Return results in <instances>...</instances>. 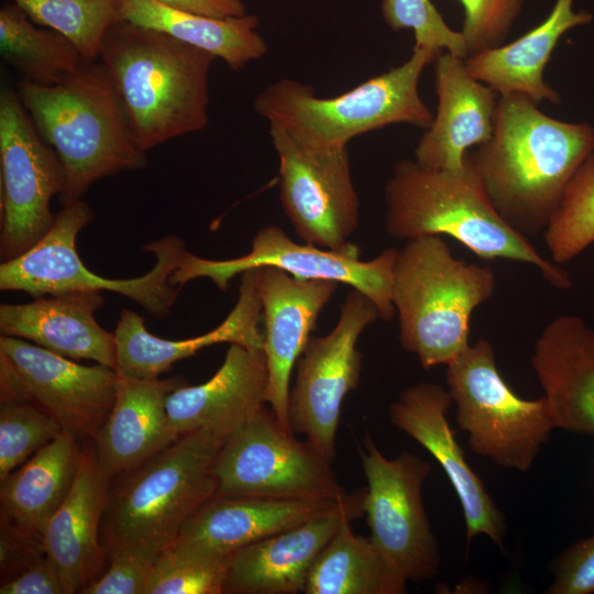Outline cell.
<instances>
[{
	"label": "cell",
	"instance_id": "6da1fadb",
	"mask_svg": "<svg viewBox=\"0 0 594 594\" xmlns=\"http://www.w3.org/2000/svg\"><path fill=\"white\" fill-rule=\"evenodd\" d=\"M594 152V127L552 118L519 92L499 95L491 139L468 152L492 204L525 237L544 232Z\"/></svg>",
	"mask_w": 594,
	"mask_h": 594
},
{
	"label": "cell",
	"instance_id": "7a4b0ae2",
	"mask_svg": "<svg viewBox=\"0 0 594 594\" xmlns=\"http://www.w3.org/2000/svg\"><path fill=\"white\" fill-rule=\"evenodd\" d=\"M216 58L127 21L109 29L99 59L143 151L208 125L209 75Z\"/></svg>",
	"mask_w": 594,
	"mask_h": 594
},
{
	"label": "cell",
	"instance_id": "3957f363",
	"mask_svg": "<svg viewBox=\"0 0 594 594\" xmlns=\"http://www.w3.org/2000/svg\"><path fill=\"white\" fill-rule=\"evenodd\" d=\"M384 202L385 230L392 238L448 235L480 258L530 264L553 287H572L561 265L543 257L502 218L468 153L459 170L432 169L415 160L397 162L384 188Z\"/></svg>",
	"mask_w": 594,
	"mask_h": 594
},
{
	"label": "cell",
	"instance_id": "277c9868",
	"mask_svg": "<svg viewBox=\"0 0 594 594\" xmlns=\"http://www.w3.org/2000/svg\"><path fill=\"white\" fill-rule=\"evenodd\" d=\"M16 92L65 169L63 201L80 199L101 178L147 165L102 64L85 63L52 86L26 80Z\"/></svg>",
	"mask_w": 594,
	"mask_h": 594
},
{
	"label": "cell",
	"instance_id": "5b68a950",
	"mask_svg": "<svg viewBox=\"0 0 594 594\" xmlns=\"http://www.w3.org/2000/svg\"><path fill=\"white\" fill-rule=\"evenodd\" d=\"M442 53L414 46L403 64L331 98L318 97L299 80L282 78L255 96L253 109L268 124L318 152L348 148L352 139L392 124L427 130L433 113L421 99L418 84L425 67Z\"/></svg>",
	"mask_w": 594,
	"mask_h": 594
},
{
	"label": "cell",
	"instance_id": "8992f818",
	"mask_svg": "<svg viewBox=\"0 0 594 594\" xmlns=\"http://www.w3.org/2000/svg\"><path fill=\"white\" fill-rule=\"evenodd\" d=\"M495 287L491 267L457 258L442 237L408 240L392 285L402 348L424 369L447 366L470 346V318Z\"/></svg>",
	"mask_w": 594,
	"mask_h": 594
},
{
	"label": "cell",
	"instance_id": "52a82bcc",
	"mask_svg": "<svg viewBox=\"0 0 594 594\" xmlns=\"http://www.w3.org/2000/svg\"><path fill=\"white\" fill-rule=\"evenodd\" d=\"M224 441L198 429L128 472L106 507L109 548L162 552L172 546L187 520L216 495L212 465Z\"/></svg>",
	"mask_w": 594,
	"mask_h": 594
},
{
	"label": "cell",
	"instance_id": "ba28073f",
	"mask_svg": "<svg viewBox=\"0 0 594 594\" xmlns=\"http://www.w3.org/2000/svg\"><path fill=\"white\" fill-rule=\"evenodd\" d=\"M92 219L86 201H63L50 231L24 254L1 263L0 289L25 292L34 298L107 290L133 300L153 317L168 316L180 289L170 284V276L186 252L184 242L167 235L148 243L143 250L155 256V264L146 274L128 279L105 278L86 267L76 249L78 233Z\"/></svg>",
	"mask_w": 594,
	"mask_h": 594
},
{
	"label": "cell",
	"instance_id": "9c48e42d",
	"mask_svg": "<svg viewBox=\"0 0 594 594\" xmlns=\"http://www.w3.org/2000/svg\"><path fill=\"white\" fill-rule=\"evenodd\" d=\"M446 381L471 450L498 466L528 471L556 428L546 397H519L498 372L485 339L447 365Z\"/></svg>",
	"mask_w": 594,
	"mask_h": 594
},
{
	"label": "cell",
	"instance_id": "30bf717a",
	"mask_svg": "<svg viewBox=\"0 0 594 594\" xmlns=\"http://www.w3.org/2000/svg\"><path fill=\"white\" fill-rule=\"evenodd\" d=\"M331 464L264 406L220 448L212 465L215 496L337 501L348 492Z\"/></svg>",
	"mask_w": 594,
	"mask_h": 594
},
{
	"label": "cell",
	"instance_id": "8fae6325",
	"mask_svg": "<svg viewBox=\"0 0 594 594\" xmlns=\"http://www.w3.org/2000/svg\"><path fill=\"white\" fill-rule=\"evenodd\" d=\"M360 455L372 542L407 582L432 580L440 571L441 556L422 501L429 463L407 451L389 459L369 433Z\"/></svg>",
	"mask_w": 594,
	"mask_h": 594
},
{
	"label": "cell",
	"instance_id": "7c38bea8",
	"mask_svg": "<svg viewBox=\"0 0 594 594\" xmlns=\"http://www.w3.org/2000/svg\"><path fill=\"white\" fill-rule=\"evenodd\" d=\"M2 262L33 248L53 227L54 196L65 190V169L37 131L16 90L0 92Z\"/></svg>",
	"mask_w": 594,
	"mask_h": 594
},
{
	"label": "cell",
	"instance_id": "4fadbf2b",
	"mask_svg": "<svg viewBox=\"0 0 594 594\" xmlns=\"http://www.w3.org/2000/svg\"><path fill=\"white\" fill-rule=\"evenodd\" d=\"M397 249H386L371 261L360 258V250L351 243L343 250H328L294 242L277 226L257 231L251 251L230 260H209L185 252L180 265L170 276L173 286L206 277L220 290H227L238 274L272 266L302 279H329L349 285L367 296L377 307L381 319L389 321L396 310L392 301L393 272Z\"/></svg>",
	"mask_w": 594,
	"mask_h": 594
},
{
	"label": "cell",
	"instance_id": "5bb4252c",
	"mask_svg": "<svg viewBox=\"0 0 594 594\" xmlns=\"http://www.w3.org/2000/svg\"><path fill=\"white\" fill-rule=\"evenodd\" d=\"M117 381L114 369L81 365L24 339L0 337V398L36 406L78 440L96 439Z\"/></svg>",
	"mask_w": 594,
	"mask_h": 594
},
{
	"label": "cell",
	"instance_id": "9a60e30c",
	"mask_svg": "<svg viewBox=\"0 0 594 594\" xmlns=\"http://www.w3.org/2000/svg\"><path fill=\"white\" fill-rule=\"evenodd\" d=\"M377 319L375 304L352 288L336 327L323 337H310L296 363V383L289 393L290 429L304 435L331 463L343 399L359 386L362 354L356 342Z\"/></svg>",
	"mask_w": 594,
	"mask_h": 594
},
{
	"label": "cell",
	"instance_id": "2e32d148",
	"mask_svg": "<svg viewBox=\"0 0 594 594\" xmlns=\"http://www.w3.org/2000/svg\"><path fill=\"white\" fill-rule=\"evenodd\" d=\"M278 158L279 198L295 233L308 244L343 250L360 219L348 148L318 152L270 124Z\"/></svg>",
	"mask_w": 594,
	"mask_h": 594
},
{
	"label": "cell",
	"instance_id": "e0dca14e",
	"mask_svg": "<svg viewBox=\"0 0 594 594\" xmlns=\"http://www.w3.org/2000/svg\"><path fill=\"white\" fill-rule=\"evenodd\" d=\"M448 389L421 382L405 388L388 409L392 424L424 447L440 464L460 501L468 544L480 535L504 550L506 520L483 481L470 468L447 415Z\"/></svg>",
	"mask_w": 594,
	"mask_h": 594
},
{
	"label": "cell",
	"instance_id": "ac0fdd59",
	"mask_svg": "<svg viewBox=\"0 0 594 594\" xmlns=\"http://www.w3.org/2000/svg\"><path fill=\"white\" fill-rule=\"evenodd\" d=\"M365 488L312 518L231 554L224 593H304L311 566L345 521L364 515Z\"/></svg>",
	"mask_w": 594,
	"mask_h": 594
},
{
	"label": "cell",
	"instance_id": "d6986e66",
	"mask_svg": "<svg viewBox=\"0 0 594 594\" xmlns=\"http://www.w3.org/2000/svg\"><path fill=\"white\" fill-rule=\"evenodd\" d=\"M258 268L267 364L266 404L279 424L292 431L288 415L292 372L339 283L297 278L272 266Z\"/></svg>",
	"mask_w": 594,
	"mask_h": 594
},
{
	"label": "cell",
	"instance_id": "ffe728a7",
	"mask_svg": "<svg viewBox=\"0 0 594 594\" xmlns=\"http://www.w3.org/2000/svg\"><path fill=\"white\" fill-rule=\"evenodd\" d=\"M435 89L437 112L415 148V161L459 170L469 148L491 139L499 95L469 73L464 58L449 52L435 61Z\"/></svg>",
	"mask_w": 594,
	"mask_h": 594
},
{
	"label": "cell",
	"instance_id": "44dd1931",
	"mask_svg": "<svg viewBox=\"0 0 594 594\" xmlns=\"http://www.w3.org/2000/svg\"><path fill=\"white\" fill-rule=\"evenodd\" d=\"M267 364L263 349L230 344L218 371L199 385H182L166 399L172 428L198 429L227 439L266 404Z\"/></svg>",
	"mask_w": 594,
	"mask_h": 594
},
{
	"label": "cell",
	"instance_id": "7402d4cb",
	"mask_svg": "<svg viewBox=\"0 0 594 594\" xmlns=\"http://www.w3.org/2000/svg\"><path fill=\"white\" fill-rule=\"evenodd\" d=\"M258 274V267L243 272L238 300L228 317L215 329L194 338H158L146 329L141 316L132 310H122L113 332L117 372L139 378H156L169 371L174 363L213 344L227 342L263 349L264 336L258 328L263 321Z\"/></svg>",
	"mask_w": 594,
	"mask_h": 594
},
{
	"label": "cell",
	"instance_id": "603a6c76",
	"mask_svg": "<svg viewBox=\"0 0 594 594\" xmlns=\"http://www.w3.org/2000/svg\"><path fill=\"white\" fill-rule=\"evenodd\" d=\"M531 366L556 428L594 435V329L578 315L554 318L535 342Z\"/></svg>",
	"mask_w": 594,
	"mask_h": 594
},
{
	"label": "cell",
	"instance_id": "cb8c5ba5",
	"mask_svg": "<svg viewBox=\"0 0 594 594\" xmlns=\"http://www.w3.org/2000/svg\"><path fill=\"white\" fill-rule=\"evenodd\" d=\"M103 305L99 290L38 297L26 304H1V336L30 341L72 360H90L117 370L114 333L95 314Z\"/></svg>",
	"mask_w": 594,
	"mask_h": 594
},
{
	"label": "cell",
	"instance_id": "d4e9b609",
	"mask_svg": "<svg viewBox=\"0 0 594 594\" xmlns=\"http://www.w3.org/2000/svg\"><path fill=\"white\" fill-rule=\"evenodd\" d=\"M184 384L182 377L118 373L113 406L95 439L96 458L108 476L132 471L180 437L169 424L166 399Z\"/></svg>",
	"mask_w": 594,
	"mask_h": 594
},
{
	"label": "cell",
	"instance_id": "484cf974",
	"mask_svg": "<svg viewBox=\"0 0 594 594\" xmlns=\"http://www.w3.org/2000/svg\"><path fill=\"white\" fill-rule=\"evenodd\" d=\"M109 480L96 454H82L69 494L41 535L44 554L56 566L66 594L80 593L100 570L103 552L98 532Z\"/></svg>",
	"mask_w": 594,
	"mask_h": 594
},
{
	"label": "cell",
	"instance_id": "4316f807",
	"mask_svg": "<svg viewBox=\"0 0 594 594\" xmlns=\"http://www.w3.org/2000/svg\"><path fill=\"white\" fill-rule=\"evenodd\" d=\"M340 499L288 501L213 496L187 520L177 540L206 551L231 556L244 546L323 513Z\"/></svg>",
	"mask_w": 594,
	"mask_h": 594
},
{
	"label": "cell",
	"instance_id": "83f0119b",
	"mask_svg": "<svg viewBox=\"0 0 594 594\" xmlns=\"http://www.w3.org/2000/svg\"><path fill=\"white\" fill-rule=\"evenodd\" d=\"M574 1L554 0L540 24L508 44L466 57V69L498 95L519 92L538 105L542 100L559 103V92L543 78L544 68L560 38L594 18L588 11L574 10Z\"/></svg>",
	"mask_w": 594,
	"mask_h": 594
},
{
	"label": "cell",
	"instance_id": "f1b7e54d",
	"mask_svg": "<svg viewBox=\"0 0 594 594\" xmlns=\"http://www.w3.org/2000/svg\"><path fill=\"white\" fill-rule=\"evenodd\" d=\"M77 440L63 430L0 482L2 518L12 528L41 538L76 480L84 454Z\"/></svg>",
	"mask_w": 594,
	"mask_h": 594
},
{
	"label": "cell",
	"instance_id": "f546056e",
	"mask_svg": "<svg viewBox=\"0 0 594 594\" xmlns=\"http://www.w3.org/2000/svg\"><path fill=\"white\" fill-rule=\"evenodd\" d=\"M121 20L163 32L221 58L238 70L262 58L267 45L254 14L213 18L168 7L157 0H121Z\"/></svg>",
	"mask_w": 594,
	"mask_h": 594
},
{
	"label": "cell",
	"instance_id": "4dcf8cb0",
	"mask_svg": "<svg viewBox=\"0 0 594 594\" xmlns=\"http://www.w3.org/2000/svg\"><path fill=\"white\" fill-rule=\"evenodd\" d=\"M345 521L309 572L306 594H404L406 579L372 542Z\"/></svg>",
	"mask_w": 594,
	"mask_h": 594
},
{
	"label": "cell",
	"instance_id": "1f68e13d",
	"mask_svg": "<svg viewBox=\"0 0 594 594\" xmlns=\"http://www.w3.org/2000/svg\"><path fill=\"white\" fill-rule=\"evenodd\" d=\"M36 25L16 4L0 10V53L22 80L56 85L87 63L65 36Z\"/></svg>",
	"mask_w": 594,
	"mask_h": 594
},
{
	"label": "cell",
	"instance_id": "d6a6232c",
	"mask_svg": "<svg viewBox=\"0 0 594 594\" xmlns=\"http://www.w3.org/2000/svg\"><path fill=\"white\" fill-rule=\"evenodd\" d=\"M35 24L70 41L88 63L99 58L109 29L121 20V0H13Z\"/></svg>",
	"mask_w": 594,
	"mask_h": 594
},
{
	"label": "cell",
	"instance_id": "836d02e7",
	"mask_svg": "<svg viewBox=\"0 0 594 594\" xmlns=\"http://www.w3.org/2000/svg\"><path fill=\"white\" fill-rule=\"evenodd\" d=\"M230 558L176 540L158 554L144 594L224 593Z\"/></svg>",
	"mask_w": 594,
	"mask_h": 594
},
{
	"label": "cell",
	"instance_id": "e575fe53",
	"mask_svg": "<svg viewBox=\"0 0 594 594\" xmlns=\"http://www.w3.org/2000/svg\"><path fill=\"white\" fill-rule=\"evenodd\" d=\"M543 233L551 258L559 265L594 243V152L572 177Z\"/></svg>",
	"mask_w": 594,
	"mask_h": 594
},
{
	"label": "cell",
	"instance_id": "d590c367",
	"mask_svg": "<svg viewBox=\"0 0 594 594\" xmlns=\"http://www.w3.org/2000/svg\"><path fill=\"white\" fill-rule=\"evenodd\" d=\"M63 431L36 406L11 399L0 403V482Z\"/></svg>",
	"mask_w": 594,
	"mask_h": 594
},
{
	"label": "cell",
	"instance_id": "8d00e7d4",
	"mask_svg": "<svg viewBox=\"0 0 594 594\" xmlns=\"http://www.w3.org/2000/svg\"><path fill=\"white\" fill-rule=\"evenodd\" d=\"M381 12L394 31L413 30L415 45L466 58L464 38L443 20L431 0H383Z\"/></svg>",
	"mask_w": 594,
	"mask_h": 594
},
{
	"label": "cell",
	"instance_id": "74e56055",
	"mask_svg": "<svg viewBox=\"0 0 594 594\" xmlns=\"http://www.w3.org/2000/svg\"><path fill=\"white\" fill-rule=\"evenodd\" d=\"M526 0H459L466 57L505 44Z\"/></svg>",
	"mask_w": 594,
	"mask_h": 594
},
{
	"label": "cell",
	"instance_id": "f35d334b",
	"mask_svg": "<svg viewBox=\"0 0 594 594\" xmlns=\"http://www.w3.org/2000/svg\"><path fill=\"white\" fill-rule=\"evenodd\" d=\"M110 565L89 583L82 594H144V588L161 552L133 546L110 547Z\"/></svg>",
	"mask_w": 594,
	"mask_h": 594
},
{
	"label": "cell",
	"instance_id": "ab89813d",
	"mask_svg": "<svg viewBox=\"0 0 594 594\" xmlns=\"http://www.w3.org/2000/svg\"><path fill=\"white\" fill-rule=\"evenodd\" d=\"M547 594H594V535L570 546L553 563Z\"/></svg>",
	"mask_w": 594,
	"mask_h": 594
},
{
	"label": "cell",
	"instance_id": "60d3db41",
	"mask_svg": "<svg viewBox=\"0 0 594 594\" xmlns=\"http://www.w3.org/2000/svg\"><path fill=\"white\" fill-rule=\"evenodd\" d=\"M0 594H66V592L56 566L44 554L15 578L3 583Z\"/></svg>",
	"mask_w": 594,
	"mask_h": 594
},
{
	"label": "cell",
	"instance_id": "b9f144b4",
	"mask_svg": "<svg viewBox=\"0 0 594 594\" xmlns=\"http://www.w3.org/2000/svg\"><path fill=\"white\" fill-rule=\"evenodd\" d=\"M168 7L213 18H234L246 14L242 0H157Z\"/></svg>",
	"mask_w": 594,
	"mask_h": 594
}]
</instances>
